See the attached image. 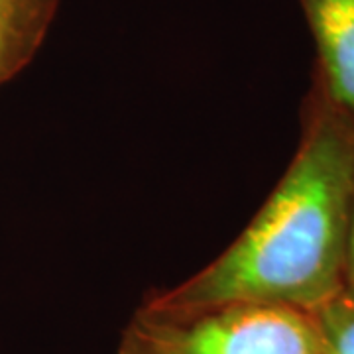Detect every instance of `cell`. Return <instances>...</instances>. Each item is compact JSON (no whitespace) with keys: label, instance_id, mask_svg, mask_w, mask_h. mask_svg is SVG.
Instances as JSON below:
<instances>
[{"label":"cell","instance_id":"obj_2","mask_svg":"<svg viewBox=\"0 0 354 354\" xmlns=\"http://www.w3.org/2000/svg\"><path fill=\"white\" fill-rule=\"evenodd\" d=\"M116 354H325L311 313L230 305L181 317L138 311Z\"/></svg>","mask_w":354,"mask_h":354},{"label":"cell","instance_id":"obj_1","mask_svg":"<svg viewBox=\"0 0 354 354\" xmlns=\"http://www.w3.org/2000/svg\"><path fill=\"white\" fill-rule=\"evenodd\" d=\"M354 120L313 85L299 148L252 223L209 266L140 311L181 317L230 305L313 313L346 286Z\"/></svg>","mask_w":354,"mask_h":354},{"label":"cell","instance_id":"obj_5","mask_svg":"<svg viewBox=\"0 0 354 354\" xmlns=\"http://www.w3.org/2000/svg\"><path fill=\"white\" fill-rule=\"evenodd\" d=\"M325 354H354V288L344 286L311 313Z\"/></svg>","mask_w":354,"mask_h":354},{"label":"cell","instance_id":"obj_6","mask_svg":"<svg viewBox=\"0 0 354 354\" xmlns=\"http://www.w3.org/2000/svg\"><path fill=\"white\" fill-rule=\"evenodd\" d=\"M346 286L354 288V203L351 218V236H348V256H346Z\"/></svg>","mask_w":354,"mask_h":354},{"label":"cell","instance_id":"obj_4","mask_svg":"<svg viewBox=\"0 0 354 354\" xmlns=\"http://www.w3.org/2000/svg\"><path fill=\"white\" fill-rule=\"evenodd\" d=\"M57 6L59 0H0V85L36 57Z\"/></svg>","mask_w":354,"mask_h":354},{"label":"cell","instance_id":"obj_3","mask_svg":"<svg viewBox=\"0 0 354 354\" xmlns=\"http://www.w3.org/2000/svg\"><path fill=\"white\" fill-rule=\"evenodd\" d=\"M315 38L313 85L354 120V0H299Z\"/></svg>","mask_w":354,"mask_h":354}]
</instances>
